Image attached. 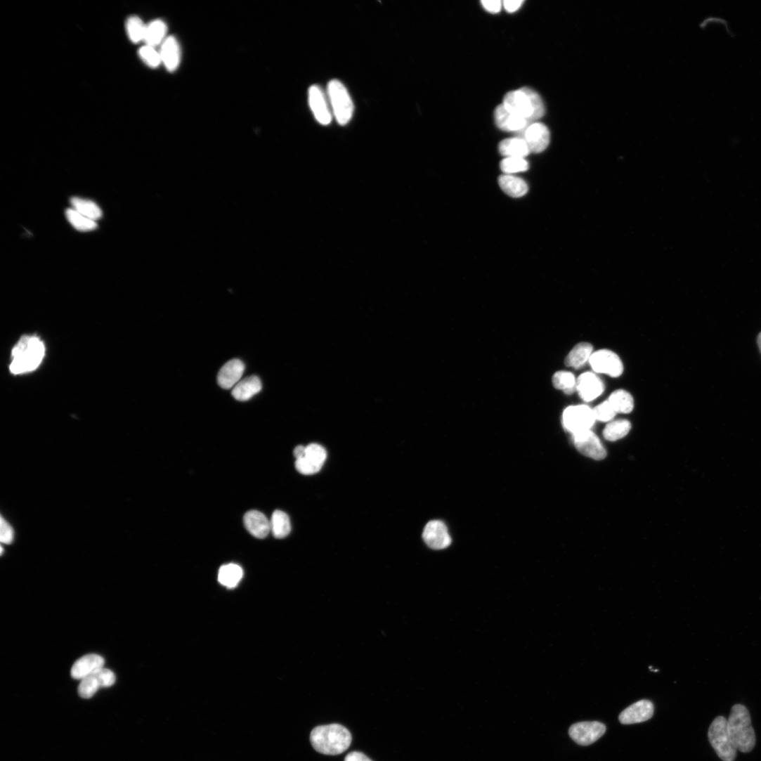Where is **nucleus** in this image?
<instances>
[{"label": "nucleus", "instance_id": "obj_46", "mask_svg": "<svg viewBox=\"0 0 761 761\" xmlns=\"http://www.w3.org/2000/svg\"><path fill=\"white\" fill-rule=\"evenodd\" d=\"M757 345H758L760 351L761 353V332L759 334V335L757 337Z\"/></svg>", "mask_w": 761, "mask_h": 761}, {"label": "nucleus", "instance_id": "obj_11", "mask_svg": "<svg viewBox=\"0 0 761 761\" xmlns=\"http://www.w3.org/2000/svg\"><path fill=\"white\" fill-rule=\"evenodd\" d=\"M519 137L525 140L531 152L535 153L545 151L551 141L548 127L538 122L530 124L526 130L520 133Z\"/></svg>", "mask_w": 761, "mask_h": 761}, {"label": "nucleus", "instance_id": "obj_12", "mask_svg": "<svg viewBox=\"0 0 761 761\" xmlns=\"http://www.w3.org/2000/svg\"><path fill=\"white\" fill-rule=\"evenodd\" d=\"M308 102L316 120L322 125H329L332 120L329 98L318 86H312L308 91Z\"/></svg>", "mask_w": 761, "mask_h": 761}, {"label": "nucleus", "instance_id": "obj_35", "mask_svg": "<svg viewBox=\"0 0 761 761\" xmlns=\"http://www.w3.org/2000/svg\"><path fill=\"white\" fill-rule=\"evenodd\" d=\"M305 457L312 464L322 469L327 460V453L325 448L321 445L311 443L306 446Z\"/></svg>", "mask_w": 761, "mask_h": 761}, {"label": "nucleus", "instance_id": "obj_3", "mask_svg": "<svg viewBox=\"0 0 761 761\" xmlns=\"http://www.w3.org/2000/svg\"><path fill=\"white\" fill-rule=\"evenodd\" d=\"M45 353V345L39 337H22L12 352L11 372L20 375L35 370L42 363Z\"/></svg>", "mask_w": 761, "mask_h": 761}, {"label": "nucleus", "instance_id": "obj_38", "mask_svg": "<svg viewBox=\"0 0 761 761\" xmlns=\"http://www.w3.org/2000/svg\"><path fill=\"white\" fill-rule=\"evenodd\" d=\"M593 411L596 420L604 422H611L617 414L609 401L597 405Z\"/></svg>", "mask_w": 761, "mask_h": 761}, {"label": "nucleus", "instance_id": "obj_36", "mask_svg": "<svg viewBox=\"0 0 761 761\" xmlns=\"http://www.w3.org/2000/svg\"><path fill=\"white\" fill-rule=\"evenodd\" d=\"M138 56L150 68H157L162 64L160 53L155 47L145 45L138 51Z\"/></svg>", "mask_w": 761, "mask_h": 761}, {"label": "nucleus", "instance_id": "obj_18", "mask_svg": "<svg viewBox=\"0 0 761 761\" xmlns=\"http://www.w3.org/2000/svg\"><path fill=\"white\" fill-rule=\"evenodd\" d=\"M244 370L245 365L241 360L233 359L228 361L218 374L219 385L224 389H233L241 380Z\"/></svg>", "mask_w": 761, "mask_h": 761}, {"label": "nucleus", "instance_id": "obj_17", "mask_svg": "<svg viewBox=\"0 0 761 761\" xmlns=\"http://www.w3.org/2000/svg\"><path fill=\"white\" fill-rule=\"evenodd\" d=\"M104 658L97 654H89L79 658L74 664L71 675L74 679L82 680L94 675L104 668Z\"/></svg>", "mask_w": 761, "mask_h": 761}, {"label": "nucleus", "instance_id": "obj_2", "mask_svg": "<svg viewBox=\"0 0 761 761\" xmlns=\"http://www.w3.org/2000/svg\"><path fill=\"white\" fill-rule=\"evenodd\" d=\"M311 742L318 752L330 755L343 753L351 746L350 731L339 724H331L315 727L311 734Z\"/></svg>", "mask_w": 761, "mask_h": 761}, {"label": "nucleus", "instance_id": "obj_4", "mask_svg": "<svg viewBox=\"0 0 761 761\" xmlns=\"http://www.w3.org/2000/svg\"><path fill=\"white\" fill-rule=\"evenodd\" d=\"M729 737L737 750L749 753L755 747L756 738L751 725L748 710L742 704L734 705L727 722Z\"/></svg>", "mask_w": 761, "mask_h": 761}, {"label": "nucleus", "instance_id": "obj_33", "mask_svg": "<svg viewBox=\"0 0 761 761\" xmlns=\"http://www.w3.org/2000/svg\"><path fill=\"white\" fill-rule=\"evenodd\" d=\"M66 215L72 225L79 230L88 231L97 228L95 221L86 217L74 209H68Z\"/></svg>", "mask_w": 761, "mask_h": 761}, {"label": "nucleus", "instance_id": "obj_31", "mask_svg": "<svg viewBox=\"0 0 761 761\" xmlns=\"http://www.w3.org/2000/svg\"><path fill=\"white\" fill-rule=\"evenodd\" d=\"M146 25L136 16L128 18L126 22V31L129 40L134 44L144 41Z\"/></svg>", "mask_w": 761, "mask_h": 761}, {"label": "nucleus", "instance_id": "obj_22", "mask_svg": "<svg viewBox=\"0 0 761 761\" xmlns=\"http://www.w3.org/2000/svg\"><path fill=\"white\" fill-rule=\"evenodd\" d=\"M498 150L505 157L525 158L531 152L525 140L519 136L502 141Z\"/></svg>", "mask_w": 761, "mask_h": 761}, {"label": "nucleus", "instance_id": "obj_10", "mask_svg": "<svg viewBox=\"0 0 761 761\" xmlns=\"http://www.w3.org/2000/svg\"><path fill=\"white\" fill-rule=\"evenodd\" d=\"M577 449L584 455L596 460H604L607 455L599 437L591 430L573 434Z\"/></svg>", "mask_w": 761, "mask_h": 761}, {"label": "nucleus", "instance_id": "obj_19", "mask_svg": "<svg viewBox=\"0 0 761 761\" xmlns=\"http://www.w3.org/2000/svg\"><path fill=\"white\" fill-rule=\"evenodd\" d=\"M243 521L247 531L258 539L266 538L271 531V521L259 512H247L244 516Z\"/></svg>", "mask_w": 761, "mask_h": 761}, {"label": "nucleus", "instance_id": "obj_20", "mask_svg": "<svg viewBox=\"0 0 761 761\" xmlns=\"http://www.w3.org/2000/svg\"><path fill=\"white\" fill-rule=\"evenodd\" d=\"M160 53L166 69L170 72L176 71L181 62V48L177 39L174 37H167L161 45Z\"/></svg>", "mask_w": 761, "mask_h": 761}, {"label": "nucleus", "instance_id": "obj_34", "mask_svg": "<svg viewBox=\"0 0 761 761\" xmlns=\"http://www.w3.org/2000/svg\"><path fill=\"white\" fill-rule=\"evenodd\" d=\"M500 169L505 174L512 175L528 170L529 163L525 158L505 157L500 162Z\"/></svg>", "mask_w": 761, "mask_h": 761}, {"label": "nucleus", "instance_id": "obj_43", "mask_svg": "<svg viewBox=\"0 0 761 761\" xmlns=\"http://www.w3.org/2000/svg\"><path fill=\"white\" fill-rule=\"evenodd\" d=\"M523 4V0H505L502 2L505 10L509 13L516 12Z\"/></svg>", "mask_w": 761, "mask_h": 761}, {"label": "nucleus", "instance_id": "obj_26", "mask_svg": "<svg viewBox=\"0 0 761 761\" xmlns=\"http://www.w3.org/2000/svg\"><path fill=\"white\" fill-rule=\"evenodd\" d=\"M243 576L242 569L236 564L223 566L219 571L218 580L221 585L233 589L238 586Z\"/></svg>", "mask_w": 761, "mask_h": 761}, {"label": "nucleus", "instance_id": "obj_9", "mask_svg": "<svg viewBox=\"0 0 761 761\" xmlns=\"http://www.w3.org/2000/svg\"><path fill=\"white\" fill-rule=\"evenodd\" d=\"M606 731L605 724L600 722H581L570 727L569 735L579 745L589 746L599 740Z\"/></svg>", "mask_w": 761, "mask_h": 761}, {"label": "nucleus", "instance_id": "obj_32", "mask_svg": "<svg viewBox=\"0 0 761 761\" xmlns=\"http://www.w3.org/2000/svg\"><path fill=\"white\" fill-rule=\"evenodd\" d=\"M553 384L555 388L564 391L566 394H571L577 390V379L569 372H557L553 377Z\"/></svg>", "mask_w": 761, "mask_h": 761}, {"label": "nucleus", "instance_id": "obj_13", "mask_svg": "<svg viewBox=\"0 0 761 761\" xmlns=\"http://www.w3.org/2000/svg\"><path fill=\"white\" fill-rule=\"evenodd\" d=\"M423 540L429 547L434 550L444 549L451 544L446 526L438 521L427 523L423 532Z\"/></svg>", "mask_w": 761, "mask_h": 761}, {"label": "nucleus", "instance_id": "obj_45", "mask_svg": "<svg viewBox=\"0 0 761 761\" xmlns=\"http://www.w3.org/2000/svg\"><path fill=\"white\" fill-rule=\"evenodd\" d=\"M306 447L304 445H298L294 451V456L297 460L303 458L306 456Z\"/></svg>", "mask_w": 761, "mask_h": 761}, {"label": "nucleus", "instance_id": "obj_42", "mask_svg": "<svg viewBox=\"0 0 761 761\" xmlns=\"http://www.w3.org/2000/svg\"><path fill=\"white\" fill-rule=\"evenodd\" d=\"M481 3L486 11L495 14L501 11L502 4L500 0H483Z\"/></svg>", "mask_w": 761, "mask_h": 761}, {"label": "nucleus", "instance_id": "obj_1", "mask_svg": "<svg viewBox=\"0 0 761 761\" xmlns=\"http://www.w3.org/2000/svg\"><path fill=\"white\" fill-rule=\"evenodd\" d=\"M502 105L507 110L525 119L530 124L537 122L545 114V107L540 96L528 87L507 93Z\"/></svg>", "mask_w": 761, "mask_h": 761}, {"label": "nucleus", "instance_id": "obj_30", "mask_svg": "<svg viewBox=\"0 0 761 761\" xmlns=\"http://www.w3.org/2000/svg\"><path fill=\"white\" fill-rule=\"evenodd\" d=\"M71 203L76 211L86 217L96 221L103 216L100 208L94 202L79 197H72Z\"/></svg>", "mask_w": 761, "mask_h": 761}, {"label": "nucleus", "instance_id": "obj_25", "mask_svg": "<svg viewBox=\"0 0 761 761\" xmlns=\"http://www.w3.org/2000/svg\"><path fill=\"white\" fill-rule=\"evenodd\" d=\"M167 26L161 20H156L146 25L144 42L145 45L156 48L167 39Z\"/></svg>", "mask_w": 761, "mask_h": 761}, {"label": "nucleus", "instance_id": "obj_24", "mask_svg": "<svg viewBox=\"0 0 761 761\" xmlns=\"http://www.w3.org/2000/svg\"><path fill=\"white\" fill-rule=\"evenodd\" d=\"M593 346L589 343H580L575 346L566 359L568 367L579 369L590 362L592 356Z\"/></svg>", "mask_w": 761, "mask_h": 761}, {"label": "nucleus", "instance_id": "obj_7", "mask_svg": "<svg viewBox=\"0 0 761 761\" xmlns=\"http://www.w3.org/2000/svg\"><path fill=\"white\" fill-rule=\"evenodd\" d=\"M595 421L593 409L585 405L570 406L563 415L564 426L573 434L591 430Z\"/></svg>", "mask_w": 761, "mask_h": 761}, {"label": "nucleus", "instance_id": "obj_8", "mask_svg": "<svg viewBox=\"0 0 761 761\" xmlns=\"http://www.w3.org/2000/svg\"><path fill=\"white\" fill-rule=\"evenodd\" d=\"M590 363L595 372L605 374L611 377H619L624 370L621 359L616 353L609 350L594 352Z\"/></svg>", "mask_w": 761, "mask_h": 761}, {"label": "nucleus", "instance_id": "obj_39", "mask_svg": "<svg viewBox=\"0 0 761 761\" xmlns=\"http://www.w3.org/2000/svg\"><path fill=\"white\" fill-rule=\"evenodd\" d=\"M95 675L101 687H112L116 682L115 673L109 669L103 668L96 672Z\"/></svg>", "mask_w": 761, "mask_h": 761}, {"label": "nucleus", "instance_id": "obj_37", "mask_svg": "<svg viewBox=\"0 0 761 761\" xmlns=\"http://www.w3.org/2000/svg\"><path fill=\"white\" fill-rule=\"evenodd\" d=\"M100 688L101 687L94 674L82 680L79 686V694L83 698H90L96 694Z\"/></svg>", "mask_w": 761, "mask_h": 761}, {"label": "nucleus", "instance_id": "obj_41", "mask_svg": "<svg viewBox=\"0 0 761 761\" xmlns=\"http://www.w3.org/2000/svg\"><path fill=\"white\" fill-rule=\"evenodd\" d=\"M14 531L12 526L4 519H1V542L11 545L14 540Z\"/></svg>", "mask_w": 761, "mask_h": 761}, {"label": "nucleus", "instance_id": "obj_44", "mask_svg": "<svg viewBox=\"0 0 761 761\" xmlns=\"http://www.w3.org/2000/svg\"><path fill=\"white\" fill-rule=\"evenodd\" d=\"M345 761H372V760L371 759H370L367 755H365L364 753H363L361 752L353 751V752H351V753H349L346 755V757L345 758Z\"/></svg>", "mask_w": 761, "mask_h": 761}, {"label": "nucleus", "instance_id": "obj_27", "mask_svg": "<svg viewBox=\"0 0 761 761\" xmlns=\"http://www.w3.org/2000/svg\"><path fill=\"white\" fill-rule=\"evenodd\" d=\"M608 401L616 413H630L635 405L632 396L623 389L614 391Z\"/></svg>", "mask_w": 761, "mask_h": 761}, {"label": "nucleus", "instance_id": "obj_16", "mask_svg": "<svg viewBox=\"0 0 761 761\" xmlns=\"http://www.w3.org/2000/svg\"><path fill=\"white\" fill-rule=\"evenodd\" d=\"M494 119L500 129L509 132L520 134L531 124L525 119L507 110L502 105L495 108Z\"/></svg>", "mask_w": 761, "mask_h": 761}, {"label": "nucleus", "instance_id": "obj_5", "mask_svg": "<svg viewBox=\"0 0 761 761\" xmlns=\"http://www.w3.org/2000/svg\"><path fill=\"white\" fill-rule=\"evenodd\" d=\"M727 722V719L724 716L715 717L709 727L708 736L711 746L722 761H734L737 750L729 737Z\"/></svg>", "mask_w": 761, "mask_h": 761}, {"label": "nucleus", "instance_id": "obj_15", "mask_svg": "<svg viewBox=\"0 0 761 761\" xmlns=\"http://www.w3.org/2000/svg\"><path fill=\"white\" fill-rule=\"evenodd\" d=\"M577 391L583 400L590 402L603 393L604 385L596 374L586 372L577 379Z\"/></svg>", "mask_w": 761, "mask_h": 761}, {"label": "nucleus", "instance_id": "obj_23", "mask_svg": "<svg viewBox=\"0 0 761 761\" xmlns=\"http://www.w3.org/2000/svg\"><path fill=\"white\" fill-rule=\"evenodd\" d=\"M500 188L513 197H521L528 192V186L522 178L513 175L503 174L498 178Z\"/></svg>", "mask_w": 761, "mask_h": 761}, {"label": "nucleus", "instance_id": "obj_29", "mask_svg": "<svg viewBox=\"0 0 761 761\" xmlns=\"http://www.w3.org/2000/svg\"><path fill=\"white\" fill-rule=\"evenodd\" d=\"M631 423L626 419H619L609 422L604 430V438L610 441H615L626 436L631 430Z\"/></svg>", "mask_w": 761, "mask_h": 761}, {"label": "nucleus", "instance_id": "obj_40", "mask_svg": "<svg viewBox=\"0 0 761 761\" xmlns=\"http://www.w3.org/2000/svg\"><path fill=\"white\" fill-rule=\"evenodd\" d=\"M296 467L297 470L305 475H311L319 472L321 469L312 464L305 457L296 461Z\"/></svg>", "mask_w": 761, "mask_h": 761}, {"label": "nucleus", "instance_id": "obj_28", "mask_svg": "<svg viewBox=\"0 0 761 761\" xmlns=\"http://www.w3.org/2000/svg\"><path fill=\"white\" fill-rule=\"evenodd\" d=\"M271 532L277 539L287 538L292 531L291 521L289 516L281 511L274 512L271 521Z\"/></svg>", "mask_w": 761, "mask_h": 761}, {"label": "nucleus", "instance_id": "obj_6", "mask_svg": "<svg viewBox=\"0 0 761 761\" xmlns=\"http://www.w3.org/2000/svg\"><path fill=\"white\" fill-rule=\"evenodd\" d=\"M328 98L333 115L340 125H346L352 119L354 106L348 90L338 80L328 84Z\"/></svg>", "mask_w": 761, "mask_h": 761}, {"label": "nucleus", "instance_id": "obj_21", "mask_svg": "<svg viewBox=\"0 0 761 761\" xmlns=\"http://www.w3.org/2000/svg\"><path fill=\"white\" fill-rule=\"evenodd\" d=\"M263 386L260 378L252 375L241 379L232 390L233 397L239 401H247L260 393Z\"/></svg>", "mask_w": 761, "mask_h": 761}, {"label": "nucleus", "instance_id": "obj_14", "mask_svg": "<svg viewBox=\"0 0 761 761\" xmlns=\"http://www.w3.org/2000/svg\"><path fill=\"white\" fill-rule=\"evenodd\" d=\"M654 713V706L649 700H641L625 709L619 716L623 724H632L649 720Z\"/></svg>", "mask_w": 761, "mask_h": 761}]
</instances>
